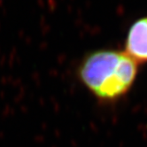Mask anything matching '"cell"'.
<instances>
[{"label": "cell", "mask_w": 147, "mask_h": 147, "mask_svg": "<svg viewBox=\"0 0 147 147\" xmlns=\"http://www.w3.org/2000/svg\"><path fill=\"white\" fill-rule=\"evenodd\" d=\"M138 63L125 51H96L82 59L77 75L82 85L98 100L116 101L132 88Z\"/></svg>", "instance_id": "1"}, {"label": "cell", "mask_w": 147, "mask_h": 147, "mask_svg": "<svg viewBox=\"0 0 147 147\" xmlns=\"http://www.w3.org/2000/svg\"><path fill=\"white\" fill-rule=\"evenodd\" d=\"M125 52L136 62H147V17L130 27L125 41Z\"/></svg>", "instance_id": "2"}]
</instances>
